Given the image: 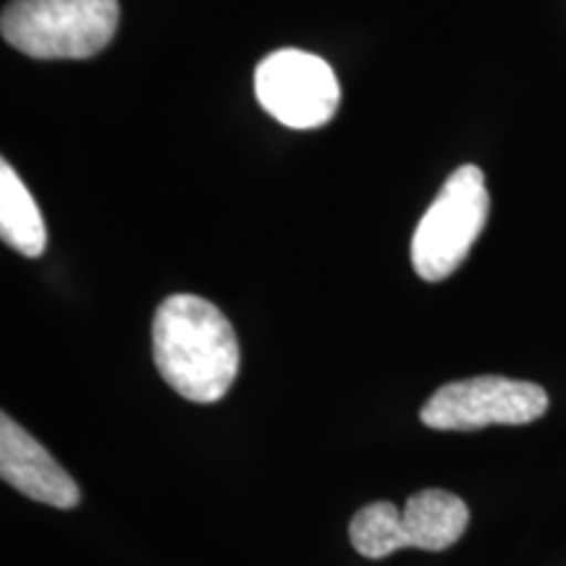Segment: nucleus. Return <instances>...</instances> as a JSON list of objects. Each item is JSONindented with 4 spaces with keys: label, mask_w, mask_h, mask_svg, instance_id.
Returning <instances> with one entry per match:
<instances>
[{
    "label": "nucleus",
    "mask_w": 566,
    "mask_h": 566,
    "mask_svg": "<svg viewBox=\"0 0 566 566\" xmlns=\"http://www.w3.org/2000/svg\"><path fill=\"white\" fill-rule=\"evenodd\" d=\"M470 509L459 495L428 488L409 495L405 512L391 501H375L352 516L349 541L365 558H386L401 548L446 551L467 533Z\"/></svg>",
    "instance_id": "obj_3"
},
{
    "label": "nucleus",
    "mask_w": 566,
    "mask_h": 566,
    "mask_svg": "<svg viewBox=\"0 0 566 566\" xmlns=\"http://www.w3.org/2000/svg\"><path fill=\"white\" fill-rule=\"evenodd\" d=\"M254 95L275 122L289 129H317L336 116L342 87L321 55L275 51L254 69Z\"/></svg>",
    "instance_id": "obj_6"
},
{
    "label": "nucleus",
    "mask_w": 566,
    "mask_h": 566,
    "mask_svg": "<svg viewBox=\"0 0 566 566\" xmlns=\"http://www.w3.org/2000/svg\"><path fill=\"white\" fill-rule=\"evenodd\" d=\"M118 19V0H11L0 32L30 59L87 61L108 48Z\"/></svg>",
    "instance_id": "obj_2"
},
{
    "label": "nucleus",
    "mask_w": 566,
    "mask_h": 566,
    "mask_svg": "<svg viewBox=\"0 0 566 566\" xmlns=\"http://www.w3.org/2000/svg\"><path fill=\"white\" fill-rule=\"evenodd\" d=\"M491 216V195L478 166H459L417 223L412 265L422 281L438 283L459 271Z\"/></svg>",
    "instance_id": "obj_4"
},
{
    "label": "nucleus",
    "mask_w": 566,
    "mask_h": 566,
    "mask_svg": "<svg viewBox=\"0 0 566 566\" xmlns=\"http://www.w3.org/2000/svg\"><path fill=\"white\" fill-rule=\"evenodd\" d=\"M153 359L160 378L197 405L221 401L242 365L239 338L216 304L174 294L155 310Z\"/></svg>",
    "instance_id": "obj_1"
},
{
    "label": "nucleus",
    "mask_w": 566,
    "mask_h": 566,
    "mask_svg": "<svg viewBox=\"0 0 566 566\" xmlns=\"http://www.w3.org/2000/svg\"><path fill=\"white\" fill-rule=\"evenodd\" d=\"M0 237L24 258H40L48 247V229L38 202L9 160L0 163Z\"/></svg>",
    "instance_id": "obj_8"
},
{
    "label": "nucleus",
    "mask_w": 566,
    "mask_h": 566,
    "mask_svg": "<svg viewBox=\"0 0 566 566\" xmlns=\"http://www.w3.org/2000/svg\"><path fill=\"white\" fill-rule=\"evenodd\" d=\"M548 409V394L530 380L504 375L446 384L424 401L420 420L433 430H483L491 424H530Z\"/></svg>",
    "instance_id": "obj_5"
},
{
    "label": "nucleus",
    "mask_w": 566,
    "mask_h": 566,
    "mask_svg": "<svg viewBox=\"0 0 566 566\" xmlns=\"http://www.w3.org/2000/svg\"><path fill=\"white\" fill-rule=\"evenodd\" d=\"M0 478L27 499L55 509H74L82 499L74 478L9 415L0 417Z\"/></svg>",
    "instance_id": "obj_7"
}]
</instances>
